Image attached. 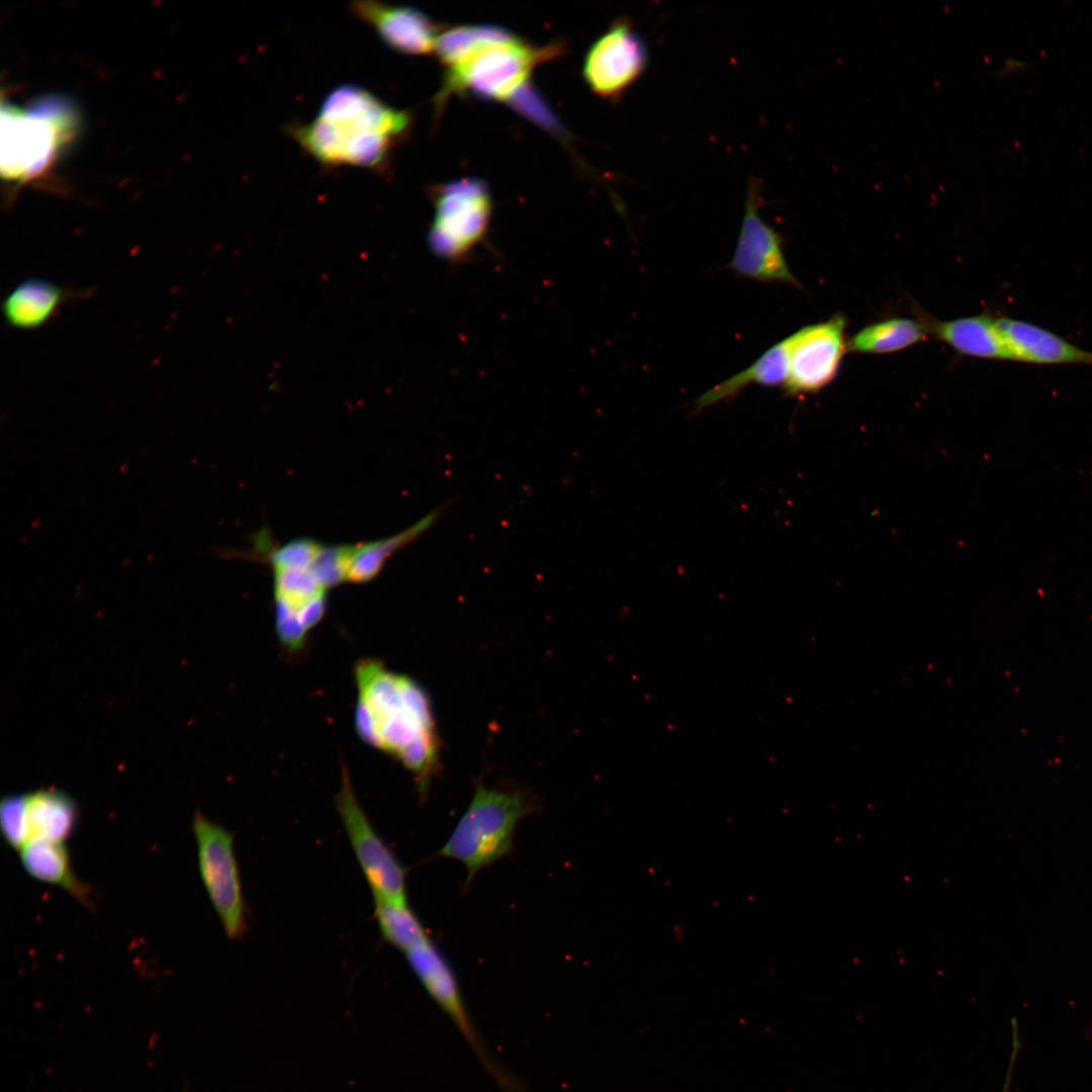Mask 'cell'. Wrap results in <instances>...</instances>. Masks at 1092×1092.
<instances>
[{
    "instance_id": "cell-27",
    "label": "cell",
    "mask_w": 1092,
    "mask_h": 1092,
    "mask_svg": "<svg viewBox=\"0 0 1092 1092\" xmlns=\"http://www.w3.org/2000/svg\"><path fill=\"white\" fill-rule=\"evenodd\" d=\"M511 99L517 109L533 118L534 121H538L542 125H547L550 128H557V122L553 119L549 109L543 104L540 96H538L530 86L525 84L511 97Z\"/></svg>"
},
{
    "instance_id": "cell-25",
    "label": "cell",
    "mask_w": 1092,
    "mask_h": 1092,
    "mask_svg": "<svg viewBox=\"0 0 1092 1092\" xmlns=\"http://www.w3.org/2000/svg\"><path fill=\"white\" fill-rule=\"evenodd\" d=\"M0 830L5 842L17 851L28 842L22 794H10L1 799Z\"/></svg>"
},
{
    "instance_id": "cell-22",
    "label": "cell",
    "mask_w": 1092,
    "mask_h": 1092,
    "mask_svg": "<svg viewBox=\"0 0 1092 1092\" xmlns=\"http://www.w3.org/2000/svg\"><path fill=\"white\" fill-rule=\"evenodd\" d=\"M928 332V326L921 322L891 318L860 330L847 342V350L872 354L900 351L923 341Z\"/></svg>"
},
{
    "instance_id": "cell-12",
    "label": "cell",
    "mask_w": 1092,
    "mask_h": 1092,
    "mask_svg": "<svg viewBox=\"0 0 1092 1092\" xmlns=\"http://www.w3.org/2000/svg\"><path fill=\"white\" fill-rule=\"evenodd\" d=\"M761 204L759 184L751 180L736 247L727 267L743 278L801 288L787 264L781 235L759 214Z\"/></svg>"
},
{
    "instance_id": "cell-17",
    "label": "cell",
    "mask_w": 1092,
    "mask_h": 1092,
    "mask_svg": "<svg viewBox=\"0 0 1092 1092\" xmlns=\"http://www.w3.org/2000/svg\"><path fill=\"white\" fill-rule=\"evenodd\" d=\"M18 852L22 868L30 877L58 886L82 905L93 908L92 889L75 875L65 842L34 839Z\"/></svg>"
},
{
    "instance_id": "cell-2",
    "label": "cell",
    "mask_w": 1092,
    "mask_h": 1092,
    "mask_svg": "<svg viewBox=\"0 0 1092 1092\" xmlns=\"http://www.w3.org/2000/svg\"><path fill=\"white\" fill-rule=\"evenodd\" d=\"M412 115L355 85L343 84L324 99L307 123H291L289 135L325 167L386 170L392 149L412 127Z\"/></svg>"
},
{
    "instance_id": "cell-6",
    "label": "cell",
    "mask_w": 1092,
    "mask_h": 1092,
    "mask_svg": "<svg viewBox=\"0 0 1092 1092\" xmlns=\"http://www.w3.org/2000/svg\"><path fill=\"white\" fill-rule=\"evenodd\" d=\"M192 830L203 887L228 938L239 939L247 932L248 922L234 834L198 810Z\"/></svg>"
},
{
    "instance_id": "cell-3",
    "label": "cell",
    "mask_w": 1092,
    "mask_h": 1092,
    "mask_svg": "<svg viewBox=\"0 0 1092 1092\" xmlns=\"http://www.w3.org/2000/svg\"><path fill=\"white\" fill-rule=\"evenodd\" d=\"M538 809V801L524 789L476 783L467 809L437 856L465 867L468 889L476 874L513 851L518 824Z\"/></svg>"
},
{
    "instance_id": "cell-9",
    "label": "cell",
    "mask_w": 1092,
    "mask_h": 1092,
    "mask_svg": "<svg viewBox=\"0 0 1092 1092\" xmlns=\"http://www.w3.org/2000/svg\"><path fill=\"white\" fill-rule=\"evenodd\" d=\"M275 631L285 652L298 655L327 608L326 587L310 566L274 567Z\"/></svg>"
},
{
    "instance_id": "cell-11",
    "label": "cell",
    "mask_w": 1092,
    "mask_h": 1092,
    "mask_svg": "<svg viewBox=\"0 0 1092 1092\" xmlns=\"http://www.w3.org/2000/svg\"><path fill=\"white\" fill-rule=\"evenodd\" d=\"M648 64L644 39L626 19H618L587 52L583 77L599 96L616 98L637 81Z\"/></svg>"
},
{
    "instance_id": "cell-7",
    "label": "cell",
    "mask_w": 1092,
    "mask_h": 1092,
    "mask_svg": "<svg viewBox=\"0 0 1092 1092\" xmlns=\"http://www.w3.org/2000/svg\"><path fill=\"white\" fill-rule=\"evenodd\" d=\"M410 967L429 995L454 1023L477 1059L505 1092H527L521 1080L504 1068L482 1041L469 1015L454 970L429 938L405 952Z\"/></svg>"
},
{
    "instance_id": "cell-10",
    "label": "cell",
    "mask_w": 1092,
    "mask_h": 1092,
    "mask_svg": "<svg viewBox=\"0 0 1092 1092\" xmlns=\"http://www.w3.org/2000/svg\"><path fill=\"white\" fill-rule=\"evenodd\" d=\"M845 324L836 314L789 336V374L783 386L787 394L816 392L833 380L847 350Z\"/></svg>"
},
{
    "instance_id": "cell-24",
    "label": "cell",
    "mask_w": 1092,
    "mask_h": 1092,
    "mask_svg": "<svg viewBox=\"0 0 1092 1092\" xmlns=\"http://www.w3.org/2000/svg\"><path fill=\"white\" fill-rule=\"evenodd\" d=\"M374 917L383 939L404 953L430 938L407 903L374 899Z\"/></svg>"
},
{
    "instance_id": "cell-5",
    "label": "cell",
    "mask_w": 1092,
    "mask_h": 1092,
    "mask_svg": "<svg viewBox=\"0 0 1092 1092\" xmlns=\"http://www.w3.org/2000/svg\"><path fill=\"white\" fill-rule=\"evenodd\" d=\"M431 196L430 251L451 264L467 261L486 241L492 210L487 186L478 179H460L434 187Z\"/></svg>"
},
{
    "instance_id": "cell-26",
    "label": "cell",
    "mask_w": 1092,
    "mask_h": 1092,
    "mask_svg": "<svg viewBox=\"0 0 1092 1092\" xmlns=\"http://www.w3.org/2000/svg\"><path fill=\"white\" fill-rule=\"evenodd\" d=\"M324 547L323 544L310 539H298L271 551L267 558L272 568L310 566Z\"/></svg>"
},
{
    "instance_id": "cell-21",
    "label": "cell",
    "mask_w": 1092,
    "mask_h": 1092,
    "mask_svg": "<svg viewBox=\"0 0 1092 1092\" xmlns=\"http://www.w3.org/2000/svg\"><path fill=\"white\" fill-rule=\"evenodd\" d=\"M439 516L440 510H436L394 536L378 541L349 545V568L346 581L363 583L375 578L393 552L418 538L438 520Z\"/></svg>"
},
{
    "instance_id": "cell-8",
    "label": "cell",
    "mask_w": 1092,
    "mask_h": 1092,
    "mask_svg": "<svg viewBox=\"0 0 1092 1092\" xmlns=\"http://www.w3.org/2000/svg\"><path fill=\"white\" fill-rule=\"evenodd\" d=\"M336 808L373 898L407 903L405 870L369 821L344 766Z\"/></svg>"
},
{
    "instance_id": "cell-1",
    "label": "cell",
    "mask_w": 1092,
    "mask_h": 1092,
    "mask_svg": "<svg viewBox=\"0 0 1092 1092\" xmlns=\"http://www.w3.org/2000/svg\"><path fill=\"white\" fill-rule=\"evenodd\" d=\"M355 729L366 744L400 762L426 797L439 767L440 741L427 692L375 658L354 667Z\"/></svg>"
},
{
    "instance_id": "cell-18",
    "label": "cell",
    "mask_w": 1092,
    "mask_h": 1092,
    "mask_svg": "<svg viewBox=\"0 0 1092 1092\" xmlns=\"http://www.w3.org/2000/svg\"><path fill=\"white\" fill-rule=\"evenodd\" d=\"M22 795L28 841L44 839L66 842L79 819L75 800L55 788L39 789Z\"/></svg>"
},
{
    "instance_id": "cell-16",
    "label": "cell",
    "mask_w": 1092,
    "mask_h": 1092,
    "mask_svg": "<svg viewBox=\"0 0 1092 1092\" xmlns=\"http://www.w3.org/2000/svg\"><path fill=\"white\" fill-rule=\"evenodd\" d=\"M89 293V290H75L41 278H28L3 298L2 314L12 328L35 330L55 317L65 303L87 297Z\"/></svg>"
},
{
    "instance_id": "cell-28",
    "label": "cell",
    "mask_w": 1092,
    "mask_h": 1092,
    "mask_svg": "<svg viewBox=\"0 0 1092 1092\" xmlns=\"http://www.w3.org/2000/svg\"><path fill=\"white\" fill-rule=\"evenodd\" d=\"M1019 1050H1020L1019 1030H1018L1016 1020L1013 1018L1012 1019L1011 1053H1010V1058H1009L1007 1071H1006V1075H1005V1079H1004V1083H1003L1001 1092H1010L1011 1083H1012V1076H1013V1071H1014V1065H1015L1016 1058H1017V1055L1019 1053Z\"/></svg>"
},
{
    "instance_id": "cell-15",
    "label": "cell",
    "mask_w": 1092,
    "mask_h": 1092,
    "mask_svg": "<svg viewBox=\"0 0 1092 1092\" xmlns=\"http://www.w3.org/2000/svg\"><path fill=\"white\" fill-rule=\"evenodd\" d=\"M996 324L1011 352L1013 361L1037 365H1092V351L1021 320L998 317Z\"/></svg>"
},
{
    "instance_id": "cell-19",
    "label": "cell",
    "mask_w": 1092,
    "mask_h": 1092,
    "mask_svg": "<svg viewBox=\"0 0 1092 1092\" xmlns=\"http://www.w3.org/2000/svg\"><path fill=\"white\" fill-rule=\"evenodd\" d=\"M929 324L931 333L963 355L1013 360L996 318L980 314Z\"/></svg>"
},
{
    "instance_id": "cell-13",
    "label": "cell",
    "mask_w": 1092,
    "mask_h": 1092,
    "mask_svg": "<svg viewBox=\"0 0 1092 1092\" xmlns=\"http://www.w3.org/2000/svg\"><path fill=\"white\" fill-rule=\"evenodd\" d=\"M350 10L370 25L386 47L397 53L418 56L434 51L437 27L416 8L357 0L350 4Z\"/></svg>"
},
{
    "instance_id": "cell-20",
    "label": "cell",
    "mask_w": 1092,
    "mask_h": 1092,
    "mask_svg": "<svg viewBox=\"0 0 1092 1092\" xmlns=\"http://www.w3.org/2000/svg\"><path fill=\"white\" fill-rule=\"evenodd\" d=\"M790 338L782 340L764 351L746 369L716 384L704 392L695 403L700 412L719 401L735 397L750 384L784 386L789 374Z\"/></svg>"
},
{
    "instance_id": "cell-14",
    "label": "cell",
    "mask_w": 1092,
    "mask_h": 1092,
    "mask_svg": "<svg viewBox=\"0 0 1092 1092\" xmlns=\"http://www.w3.org/2000/svg\"><path fill=\"white\" fill-rule=\"evenodd\" d=\"M3 136L2 168L10 178H21L39 171L50 160L58 145L57 127L48 119L33 114L9 112ZM58 130V129H57Z\"/></svg>"
},
{
    "instance_id": "cell-23",
    "label": "cell",
    "mask_w": 1092,
    "mask_h": 1092,
    "mask_svg": "<svg viewBox=\"0 0 1092 1092\" xmlns=\"http://www.w3.org/2000/svg\"><path fill=\"white\" fill-rule=\"evenodd\" d=\"M516 37L512 32L494 25L455 26L438 33L434 51L439 60L450 67L484 47Z\"/></svg>"
},
{
    "instance_id": "cell-4",
    "label": "cell",
    "mask_w": 1092,
    "mask_h": 1092,
    "mask_svg": "<svg viewBox=\"0 0 1092 1092\" xmlns=\"http://www.w3.org/2000/svg\"><path fill=\"white\" fill-rule=\"evenodd\" d=\"M561 50L559 43L537 48L518 37L484 47L448 68L436 104L439 107L452 93L463 91L486 99H510L537 65Z\"/></svg>"
}]
</instances>
